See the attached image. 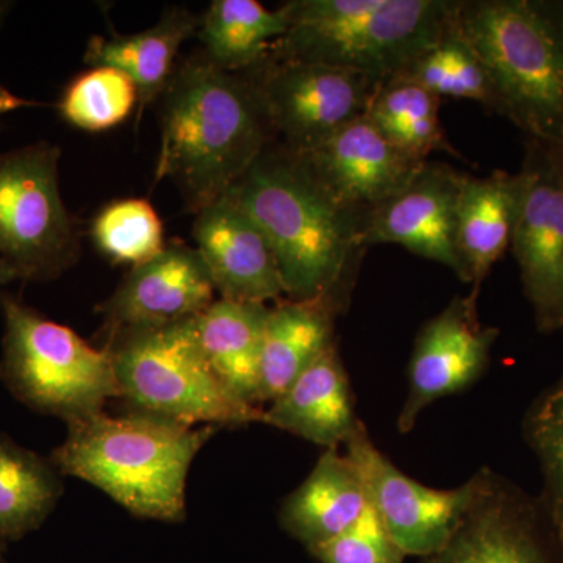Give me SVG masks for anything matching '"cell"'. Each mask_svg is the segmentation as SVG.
I'll return each mask as SVG.
<instances>
[{"instance_id":"1","label":"cell","mask_w":563,"mask_h":563,"mask_svg":"<svg viewBox=\"0 0 563 563\" xmlns=\"http://www.w3.org/2000/svg\"><path fill=\"white\" fill-rule=\"evenodd\" d=\"M158 101L154 184L172 179L192 213L222 198L268 147L272 129L250 77L202 52L177 66Z\"/></svg>"},{"instance_id":"2","label":"cell","mask_w":563,"mask_h":563,"mask_svg":"<svg viewBox=\"0 0 563 563\" xmlns=\"http://www.w3.org/2000/svg\"><path fill=\"white\" fill-rule=\"evenodd\" d=\"M224 196L272 244L288 299L343 306L365 251L361 214L340 206L284 147H266Z\"/></svg>"},{"instance_id":"3","label":"cell","mask_w":563,"mask_h":563,"mask_svg":"<svg viewBox=\"0 0 563 563\" xmlns=\"http://www.w3.org/2000/svg\"><path fill=\"white\" fill-rule=\"evenodd\" d=\"M217 431L101 412L69 422L51 462L62 476L91 484L135 517L180 523L187 517L188 473Z\"/></svg>"},{"instance_id":"4","label":"cell","mask_w":563,"mask_h":563,"mask_svg":"<svg viewBox=\"0 0 563 563\" xmlns=\"http://www.w3.org/2000/svg\"><path fill=\"white\" fill-rule=\"evenodd\" d=\"M454 24L487 69L498 114L563 150V0H465Z\"/></svg>"},{"instance_id":"5","label":"cell","mask_w":563,"mask_h":563,"mask_svg":"<svg viewBox=\"0 0 563 563\" xmlns=\"http://www.w3.org/2000/svg\"><path fill=\"white\" fill-rule=\"evenodd\" d=\"M455 0H292L268 58L357 70L377 87L440 40Z\"/></svg>"},{"instance_id":"6","label":"cell","mask_w":563,"mask_h":563,"mask_svg":"<svg viewBox=\"0 0 563 563\" xmlns=\"http://www.w3.org/2000/svg\"><path fill=\"white\" fill-rule=\"evenodd\" d=\"M120 399L131 413L188 428H240L263 422L261 407L243 401L211 368L198 317L163 328L125 331L109 344Z\"/></svg>"},{"instance_id":"7","label":"cell","mask_w":563,"mask_h":563,"mask_svg":"<svg viewBox=\"0 0 563 563\" xmlns=\"http://www.w3.org/2000/svg\"><path fill=\"white\" fill-rule=\"evenodd\" d=\"M3 314L0 379L29 409L69 422L103 412L120 398L109 347L98 350L10 292H0Z\"/></svg>"},{"instance_id":"8","label":"cell","mask_w":563,"mask_h":563,"mask_svg":"<svg viewBox=\"0 0 563 563\" xmlns=\"http://www.w3.org/2000/svg\"><path fill=\"white\" fill-rule=\"evenodd\" d=\"M62 150L49 141L0 154V258L24 282H52L81 255L79 221L58 179Z\"/></svg>"},{"instance_id":"9","label":"cell","mask_w":563,"mask_h":563,"mask_svg":"<svg viewBox=\"0 0 563 563\" xmlns=\"http://www.w3.org/2000/svg\"><path fill=\"white\" fill-rule=\"evenodd\" d=\"M250 77L272 132L284 150L301 155L344 125L365 117L377 85L340 66L266 58Z\"/></svg>"},{"instance_id":"10","label":"cell","mask_w":563,"mask_h":563,"mask_svg":"<svg viewBox=\"0 0 563 563\" xmlns=\"http://www.w3.org/2000/svg\"><path fill=\"white\" fill-rule=\"evenodd\" d=\"M369 507L406 555L428 558L450 542L483 484V470L453 490L426 487L402 473L374 444L361 422L344 443Z\"/></svg>"},{"instance_id":"11","label":"cell","mask_w":563,"mask_h":563,"mask_svg":"<svg viewBox=\"0 0 563 563\" xmlns=\"http://www.w3.org/2000/svg\"><path fill=\"white\" fill-rule=\"evenodd\" d=\"M512 250L537 329L563 332V150L528 140Z\"/></svg>"},{"instance_id":"12","label":"cell","mask_w":563,"mask_h":563,"mask_svg":"<svg viewBox=\"0 0 563 563\" xmlns=\"http://www.w3.org/2000/svg\"><path fill=\"white\" fill-rule=\"evenodd\" d=\"M462 523L439 553L421 563H563L542 499L492 468Z\"/></svg>"},{"instance_id":"13","label":"cell","mask_w":563,"mask_h":563,"mask_svg":"<svg viewBox=\"0 0 563 563\" xmlns=\"http://www.w3.org/2000/svg\"><path fill=\"white\" fill-rule=\"evenodd\" d=\"M477 296H455L415 339L409 363V391L398 417V431L409 433L420 415L439 399L472 387L490 365L498 328L483 325Z\"/></svg>"},{"instance_id":"14","label":"cell","mask_w":563,"mask_h":563,"mask_svg":"<svg viewBox=\"0 0 563 563\" xmlns=\"http://www.w3.org/2000/svg\"><path fill=\"white\" fill-rule=\"evenodd\" d=\"M466 177L444 163H426L402 191L366 214L363 247L398 244L472 284L457 247L459 201Z\"/></svg>"},{"instance_id":"15","label":"cell","mask_w":563,"mask_h":563,"mask_svg":"<svg viewBox=\"0 0 563 563\" xmlns=\"http://www.w3.org/2000/svg\"><path fill=\"white\" fill-rule=\"evenodd\" d=\"M296 157L340 206L363 220L402 191L428 163L399 151L366 114Z\"/></svg>"},{"instance_id":"16","label":"cell","mask_w":563,"mask_h":563,"mask_svg":"<svg viewBox=\"0 0 563 563\" xmlns=\"http://www.w3.org/2000/svg\"><path fill=\"white\" fill-rule=\"evenodd\" d=\"M214 292L199 251L174 240L150 262L133 266L98 310L111 336L198 317L214 301Z\"/></svg>"},{"instance_id":"17","label":"cell","mask_w":563,"mask_h":563,"mask_svg":"<svg viewBox=\"0 0 563 563\" xmlns=\"http://www.w3.org/2000/svg\"><path fill=\"white\" fill-rule=\"evenodd\" d=\"M195 214L196 250L221 298L261 303L287 298L272 244L228 196Z\"/></svg>"},{"instance_id":"18","label":"cell","mask_w":563,"mask_h":563,"mask_svg":"<svg viewBox=\"0 0 563 563\" xmlns=\"http://www.w3.org/2000/svg\"><path fill=\"white\" fill-rule=\"evenodd\" d=\"M263 410V422L301 437L324 450L344 446L361 424L354 409L350 377L336 343L331 344Z\"/></svg>"},{"instance_id":"19","label":"cell","mask_w":563,"mask_h":563,"mask_svg":"<svg viewBox=\"0 0 563 563\" xmlns=\"http://www.w3.org/2000/svg\"><path fill=\"white\" fill-rule=\"evenodd\" d=\"M369 509L357 470L339 450H324L312 472L284 499L279 521L307 550L335 539Z\"/></svg>"},{"instance_id":"20","label":"cell","mask_w":563,"mask_h":563,"mask_svg":"<svg viewBox=\"0 0 563 563\" xmlns=\"http://www.w3.org/2000/svg\"><path fill=\"white\" fill-rule=\"evenodd\" d=\"M523 191L521 173L466 177L459 201L457 247L473 290L479 291L493 266L510 250Z\"/></svg>"},{"instance_id":"21","label":"cell","mask_w":563,"mask_h":563,"mask_svg":"<svg viewBox=\"0 0 563 563\" xmlns=\"http://www.w3.org/2000/svg\"><path fill=\"white\" fill-rule=\"evenodd\" d=\"M199 27L201 16L185 7H172L146 31L92 36L85 63L90 68L109 66L131 77L139 90L140 109H144L162 98L176 73L181 44L198 36Z\"/></svg>"},{"instance_id":"22","label":"cell","mask_w":563,"mask_h":563,"mask_svg":"<svg viewBox=\"0 0 563 563\" xmlns=\"http://www.w3.org/2000/svg\"><path fill=\"white\" fill-rule=\"evenodd\" d=\"M342 303L333 299H280L269 307L263 335L261 404L272 402L335 343V318Z\"/></svg>"},{"instance_id":"23","label":"cell","mask_w":563,"mask_h":563,"mask_svg":"<svg viewBox=\"0 0 563 563\" xmlns=\"http://www.w3.org/2000/svg\"><path fill=\"white\" fill-rule=\"evenodd\" d=\"M268 303L214 299L198 314L203 354L222 383L243 401L261 406L263 335Z\"/></svg>"},{"instance_id":"24","label":"cell","mask_w":563,"mask_h":563,"mask_svg":"<svg viewBox=\"0 0 563 563\" xmlns=\"http://www.w3.org/2000/svg\"><path fill=\"white\" fill-rule=\"evenodd\" d=\"M287 3L268 10L255 0H214L201 16L202 54L218 68L242 74L257 68L288 31Z\"/></svg>"},{"instance_id":"25","label":"cell","mask_w":563,"mask_h":563,"mask_svg":"<svg viewBox=\"0 0 563 563\" xmlns=\"http://www.w3.org/2000/svg\"><path fill=\"white\" fill-rule=\"evenodd\" d=\"M62 495L54 463L0 433V539L16 542L40 529Z\"/></svg>"},{"instance_id":"26","label":"cell","mask_w":563,"mask_h":563,"mask_svg":"<svg viewBox=\"0 0 563 563\" xmlns=\"http://www.w3.org/2000/svg\"><path fill=\"white\" fill-rule=\"evenodd\" d=\"M440 99L412 81L390 79L377 88L366 118L391 144L415 161L428 162L435 152L461 158L440 121Z\"/></svg>"},{"instance_id":"27","label":"cell","mask_w":563,"mask_h":563,"mask_svg":"<svg viewBox=\"0 0 563 563\" xmlns=\"http://www.w3.org/2000/svg\"><path fill=\"white\" fill-rule=\"evenodd\" d=\"M395 77L412 81L439 99L479 102L485 109L498 113V101L487 69L459 33L454 16L440 40L422 51Z\"/></svg>"},{"instance_id":"28","label":"cell","mask_w":563,"mask_h":563,"mask_svg":"<svg viewBox=\"0 0 563 563\" xmlns=\"http://www.w3.org/2000/svg\"><path fill=\"white\" fill-rule=\"evenodd\" d=\"M136 106L140 95L131 77L109 66H95L70 80L57 110L73 128L101 133L128 121Z\"/></svg>"},{"instance_id":"29","label":"cell","mask_w":563,"mask_h":563,"mask_svg":"<svg viewBox=\"0 0 563 563\" xmlns=\"http://www.w3.org/2000/svg\"><path fill=\"white\" fill-rule=\"evenodd\" d=\"M96 250L114 265L139 266L165 250L163 222L147 199L128 198L107 203L92 218Z\"/></svg>"},{"instance_id":"30","label":"cell","mask_w":563,"mask_h":563,"mask_svg":"<svg viewBox=\"0 0 563 563\" xmlns=\"http://www.w3.org/2000/svg\"><path fill=\"white\" fill-rule=\"evenodd\" d=\"M525 437L542 468L540 499L563 553V374L529 407Z\"/></svg>"},{"instance_id":"31","label":"cell","mask_w":563,"mask_h":563,"mask_svg":"<svg viewBox=\"0 0 563 563\" xmlns=\"http://www.w3.org/2000/svg\"><path fill=\"white\" fill-rule=\"evenodd\" d=\"M309 553L320 563H404L407 558L372 507L347 531L318 544Z\"/></svg>"},{"instance_id":"32","label":"cell","mask_w":563,"mask_h":563,"mask_svg":"<svg viewBox=\"0 0 563 563\" xmlns=\"http://www.w3.org/2000/svg\"><path fill=\"white\" fill-rule=\"evenodd\" d=\"M16 280H21L20 273L9 262L0 258V292H2L7 285L13 284Z\"/></svg>"},{"instance_id":"33","label":"cell","mask_w":563,"mask_h":563,"mask_svg":"<svg viewBox=\"0 0 563 563\" xmlns=\"http://www.w3.org/2000/svg\"><path fill=\"white\" fill-rule=\"evenodd\" d=\"M13 2H7V0H0V29H2L3 22H5L7 14L10 13Z\"/></svg>"},{"instance_id":"34","label":"cell","mask_w":563,"mask_h":563,"mask_svg":"<svg viewBox=\"0 0 563 563\" xmlns=\"http://www.w3.org/2000/svg\"><path fill=\"white\" fill-rule=\"evenodd\" d=\"M3 547H5V542H3L2 539H0V553H3Z\"/></svg>"},{"instance_id":"35","label":"cell","mask_w":563,"mask_h":563,"mask_svg":"<svg viewBox=\"0 0 563 563\" xmlns=\"http://www.w3.org/2000/svg\"><path fill=\"white\" fill-rule=\"evenodd\" d=\"M0 563H7L5 561H3L2 553H0Z\"/></svg>"},{"instance_id":"36","label":"cell","mask_w":563,"mask_h":563,"mask_svg":"<svg viewBox=\"0 0 563 563\" xmlns=\"http://www.w3.org/2000/svg\"><path fill=\"white\" fill-rule=\"evenodd\" d=\"M0 128H2V124H0Z\"/></svg>"}]
</instances>
